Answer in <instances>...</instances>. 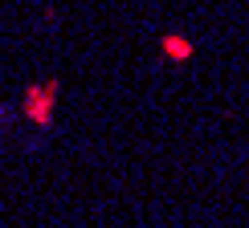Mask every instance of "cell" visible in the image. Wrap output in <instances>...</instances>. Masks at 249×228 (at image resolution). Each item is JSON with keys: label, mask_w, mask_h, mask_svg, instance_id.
<instances>
[{"label": "cell", "mask_w": 249, "mask_h": 228, "mask_svg": "<svg viewBox=\"0 0 249 228\" xmlns=\"http://www.w3.org/2000/svg\"><path fill=\"white\" fill-rule=\"evenodd\" d=\"M53 106H57V81H41V86H29L25 90L20 114H25L37 130H49V127H53Z\"/></svg>", "instance_id": "6da1fadb"}, {"label": "cell", "mask_w": 249, "mask_h": 228, "mask_svg": "<svg viewBox=\"0 0 249 228\" xmlns=\"http://www.w3.org/2000/svg\"><path fill=\"white\" fill-rule=\"evenodd\" d=\"M163 53H168L172 61H188L196 53V45H192V41H184V37H176V33H168V37H163Z\"/></svg>", "instance_id": "7a4b0ae2"}, {"label": "cell", "mask_w": 249, "mask_h": 228, "mask_svg": "<svg viewBox=\"0 0 249 228\" xmlns=\"http://www.w3.org/2000/svg\"><path fill=\"white\" fill-rule=\"evenodd\" d=\"M13 118H17L13 110H8V106H0V127H13Z\"/></svg>", "instance_id": "3957f363"}]
</instances>
